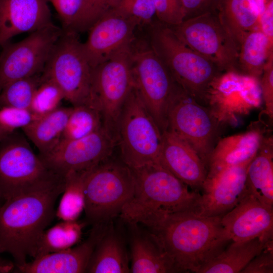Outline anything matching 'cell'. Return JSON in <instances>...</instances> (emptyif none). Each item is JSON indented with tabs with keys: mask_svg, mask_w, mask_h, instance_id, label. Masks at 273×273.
<instances>
[{
	"mask_svg": "<svg viewBox=\"0 0 273 273\" xmlns=\"http://www.w3.org/2000/svg\"><path fill=\"white\" fill-rule=\"evenodd\" d=\"M131 169L134 192L119 215L125 222L136 225L158 213L196 211L201 194L159 163Z\"/></svg>",
	"mask_w": 273,
	"mask_h": 273,
	"instance_id": "cell-3",
	"label": "cell"
},
{
	"mask_svg": "<svg viewBox=\"0 0 273 273\" xmlns=\"http://www.w3.org/2000/svg\"><path fill=\"white\" fill-rule=\"evenodd\" d=\"M2 200L1 198H0V200Z\"/></svg>",
	"mask_w": 273,
	"mask_h": 273,
	"instance_id": "cell-47",
	"label": "cell"
},
{
	"mask_svg": "<svg viewBox=\"0 0 273 273\" xmlns=\"http://www.w3.org/2000/svg\"><path fill=\"white\" fill-rule=\"evenodd\" d=\"M174 12L181 20L185 19V13L181 0H168Z\"/></svg>",
	"mask_w": 273,
	"mask_h": 273,
	"instance_id": "cell-44",
	"label": "cell"
},
{
	"mask_svg": "<svg viewBox=\"0 0 273 273\" xmlns=\"http://www.w3.org/2000/svg\"><path fill=\"white\" fill-rule=\"evenodd\" d=\"M107 223L93 225L89 237L75 247L50 253L16 267L20 273H82L86 270L94 251L109 225Z\"/></svg>",
	"mask_w": 273,
	"mask_h": 273,
	"instance_id": "cell-19",
	"label": "cell"
},
{
	"mask_svg": "<svg viewBox=\"0 0 273 273\" xmlns=\"http://www.w3.org/2000/svg\"><path fill=\"white\" fill-rule=\"evenodd\" d=\"M162 133L133 86L118 123L120 159L130 168L158 163Z\"/></svg>",
	"mask_w": 273,
	"mask_h": 273,
	"instance_id": "cell-7",
	"label": "cell"
},
{
	"mask_svg": "<svg viewBox=\"0 0 273 273\" xmlns=\"http://www.w3.org/2000/svg\"><path fill=\"white\" fill-rule=\"evenodd\" d=\"M153 1L155 16L159 22L169 26L176 25L181 22L168 0Z\"/></svg>",
	"mask_w": 273,
	"mask_h": 273,
	"instance_id": "cell-42",
	"label": "cell"
},
{
	"mask_svg": "<svg viewBox=\"0 0 273 273\" xmlns=\"http://www.w3.org/2000/svg\"><path fill=\"white\" fill-rule=\"evenodd\" d=\"M88 170L71 171L64 176V189L56 210V217L59 219L77 220L84 210V179Z\"/></svg>",
	"mask_w": 273,
	"mask_h": 273,
	"instance_id": "cell-31",
	"label": "cell"
},
{
	"mask_svg": "<svg viewBox=\"0 0 273 273\" xmlns=\"http://www.w3.org/2000/svg\"><path fill=\"white\" fill-rule=\"evenodd\" d=\"M61 21L63 30L70 31L81 7L83 0H48Z\"/></svg>",
	"mask_w": 273,
	"mask_h": 273,
	"instance_id": "cell-38",
	"label": "cell"
},
{
	"mask_svg": "<svg viewBox=\"0 0 273 273\" xmlns=\"http://www.w3.org/2000/svg\"><path fill=\"white\" fill-rule=\"evenodd\" d=\"M86 272H130L128 257L120 236L109 226L97 243Z\"/></svg>",
	"mask_w": 273,
	"mask_h": 273,
	"instance_id": "cell-25",
	"label": "cell"
},
{
	"mask_svg": "<svg viewBox=\"0 0 273 273\" xmlns=\"http://www.w3.org/2000/svg\"><path fill=\"white\" fill-rule=\"evenodd\" d=\"M158 163L188 187L202 189L206 166L187 142L167 130L162 133Z\"/></svg>",
	"mask_w": 273,
	"mask_h": 273,
	"instance_id": "cell-20",
	"label": "cell"
},
{
	"mask_svg": "<svg viewBox=\"0 0 273 273\" xmlns=\"http://www.w3.org/2000/svg\"><path fill=\"white\" fill-rule=\"evenodd\" d=\"M64 186L65 179L9 198L0 205V252L10 254L16 267L33 257L41 235L56 217V201Z\"/></svg>",
	"mask_w": 273,
	"mask_h": 273,
	"instance_id": "cell-2",
	"label": "cell"
},
{
	"mask_svg": "<svg viewBox=\"0 0 273 273\" xmlns=\"http://www.w3.org/2000/svg\"><path fill=\"white\" fill-rule=\"evenodd\" d=\"M48 0H0V47L53 23Z\"/></svg>",
	"mask_w": 273,
	"mask_h": 273,
	"instance_id": "cell-21",
	"label": "cell"
},
{
	"mask_svg": "<svg viewBox=\"0 0 273 273\" xmlns=\"http://www.w3.org/2000/svg\"><path fill=\"white\" fill-rule=\"evenodd\" d=\"M64 179L34 153L21 133L15 131L0 142L2 200L44 189Z\"/></svg>",
	"mask_w": 273,
	"mask_h": 273,
	"instance_id": "cell-5",
	"label": "cell"
},
{
	"mask_svg": "<svg viewBox=\"0 0 273 273\" xmlns=\"http://www.w3.org/2000/svg\"><path fill=\"white\" fill-rule=\"evenodd\" d=\"M73 107H58L22 129L36 147L39 155L47 153L60 142Z\"/></svg>",
	"mask_w": 273,
	"mask_h": 273,
	"instance_id": "cell-27",
	"label": "cell"
},
{
	"mask_svg": "<svg viewBox=\"0 0 273 273\" xmlns=\"http://www.w3.org/2000/svg\"><path fill=\"white\" fill-rule=\"evenodd\" d=\"M63 29L53 23L24 39L3 46L0 55V92L10 82L42 73Z\"/></svg>",
	"mask_w": 273,
	"mask_h": 273,
	"instance_id": "cell-14",
	"label": "cell"
},
{
	"mask_svg": "<svg viewBox=\"0 0 273 273\" xmlns=\"http://www.w3.org/2000/svg\"><path fill=\"white\" fill-rule=\"evenodd\" d=\"M241 273H272L273 243H269L242 270Z\"/></svg>",
	"mask_w": 273,
	"mask_h": 273,
	"instance_id": "cell-40",
	"label": "cell"
},
{
	"mask_svg": "<svg viewBox=\"0 0 273 273\" xmlns=\"http://www.w3.org/2000/svg\"><path fill=\"white\" fill-rule=\"evenodd\" d=\"M37 118L30 109L10 106L0 107V126L9 132L22 129Z\"/></svg>",
	"mask_w": 273,
	"mask_h": 273,
	"instance_id": "cell-37",
	"label": "cell"
},
{
	"mask_svg": "<svg viewBox=\"0 0 273 273\" xmlns=\"http://www.w3.org/2000/svg\"><path fill=\"white\" fill-rule=\"evenodd\" d=\"M252 159L207 176L195 212L209 217L222 216L235 207L247 193V170Z\"/></svg>",
	"mask_w": 273,
	"mask_h": 273,
	"instance_id": "cell-16",
	"label": "cell"
},
{
	"mask_svg": "<svg viewBox=\"0 0 273 273\" xmlns=\"http://www.w3.org/2000/svg\"><path fill=\"white\" fill-rule=\"evenodd\" d=\"M263 102L259 79L237 71L222 72L211 83L204 105L222 124H235Z\"/></svg>",
	"mask_w": 273,
	"mask_h": 273,
	"instance_id": "cell-13",
	"label": "cell"
},
{
	"mask_svg": "<svg viewBox=\"0 0 273 273\" xmlns=\"http://www.w3.org/2000/svg\"><path fill=\"white\" fill-rule=\"evenodd\" d=\"M170 26L180 40L222 72H237L238 45L216 12L189 18Z\"/></svg>",
	"mask_w": 273,
	"mask_h": 273,
	"instance_id": "cell-12",
	"label": "cell"
},
{
	"mask_svg": "<svg viewBox=\"0 0 273 273\" xmlns=\"http://www.w3.org/2000/svg\"><path fill=\"white\" fill-rule=\"evenodd\" d=\"M111 9L136 20L139 25L152 23L155 16L153 0H115Z\"/></svg>",
	"mask_w": 273,
	"mask_h": 273,
	"instance_id": "cell-36",
	"label": "cell"
},
{
	"mask_svg": "<svg viewBox=\"0 0 273 273\" xmlns=\"http://www.w3.org/2000/svg\"><path fill=\"white\" fill-rule=\"evenodd\" d=\"M61 140H71L85 137L103 126L100 111L89 105L72 107Z\"/></svg>",
	"mask_w": 273,
	"mask_h": 273,
	"instance_id": "cell-32",
	"label": "cell"
},
{
	"mask_svg": "<svg viewBox=\"0 0 273 273\" xmlns=\"http://www.w3.org/2000/svg\"><path fill=\"white\" fill-rule=\"evenodd\" d=\"M41 79V74L13 81L0 92V107L10 106L29 109Z\"/></svg>",
	"mask_w": 273,
	"mask_h": 273,
	"instance_id": "cell-33",
	"label": "cell"
},
{
	"mask_svg": "<svg viewBox=\"0 0 273 273\" xmlns=\"http://www.w3.org/2000/svg\"><path fill=\"white\" fill-rule=\"evenodd\" d=\"M222 216L209 217L192 210L158 213L141 224L172 263L176 272L198 273L231 241Z\"/></svg>",
	"mask_w": 273,
	"mask_h": 273,
	"instance_id": "cell-1",
	"label": "cell"
},
{
	"mask_svg": "<svg viewBox=\"0 0 273 273\" xmlns=\"http://www.w3.org/2000/svg\"><path fill=\"white\" fill-rule=\"evenodd\" d=\"M117 141L104 126L78 139L61 140L52 150L38 155L54 173L64 177L71 171L89 169L112 156Z\"/></svg>",
	"mask_w": 273,
	"mask_h": 273,
	"instance_id": "cell-15",
	"label": "cell"
},
{
	"mask_svg": "<svg viewBox=\"0 0 273 273\" xmlns=\"http://www.w3.org/2000/svg\"><path fill=\"white\" fill-rule=\"evenodd\" d=\"M115 0H83L82 4L70 31L82 32L90 27L108 12Z\"/></svg>",
	"mask_w": 273,
	"mask_h": 273,
	"instance_id": "cell-35",
	"label": "cell"
},
{
	"mask_svg": "<svg viewBox=\"0 0 273 273\" xmlns=\"http://www.w3.org/2000/svg\"><path fill=\"white\" fill-rule=\"evenodd\" d=\"M267 1L268 0H254L258 9L260 15L263 11L265 5Z\"/></svg>",
	"mask_w": 273,
	"mask_h": 273,
	"instance_id": "cell-45",
	"label": "cell"
},
{
	"mask_svg": "<svg viewBox=\"0 0 273 273\" xmlns=\"http://www.w3.org/2000/svg\"><path fill=\"white\" fill-rule=\"evenodd\" d=\"M273 240L261 238L231 241L215 257L203 266L198 273L241 272L247 264Z\"/></svg>",
	"mask_w": 273,
	"mask_h": 273,
	"instance_id": "cell-24",
	"label": "cell"
},
{
	"mask_svg": "<svg viewBox=\"0 0 273 273\" xmlns=\"http://www.w3.org/2000/svg\"><path fill=\"white\" fill-rule=\"evenodd\" d=\"M131 43L93 68L92 72V103L100 111L103 126L116 141L119 118L124 103L134 86Z\"/></svg>",
	"mask_w": 273,
	"mask_h": 273,
	"instance_id": "cell-8",
	"label": "cell"
},
{
	"mask_svg": "<svg viewBox=\"0 0 273 273\" xmlns=\"http://www.w3.org/2000/svg\"><path fill=\"white\" fill-rule=\"evenodd\" d=\"M248 193L273 207V140L263 136L260 147L248 165L246 181Z\"/></svg>",
	"mask_w": 273,
	"mask_h": 273,
	"instance_id": "cell-23",
	"label": "cell"
},
{
	"mask_svg": "<svg viewBox=\"0 0 273 273\" xmlns=\"http://www.w3.org/2000/svg\"><path fill=\"white\" fill-rule=\"evenodd\" d=\"M130 249V272H176L170 260L149 234H134Z\"/></svg>",
	"mask_w": 273,
	"mask_h": 273,
	"instance_id": "cell-28",
	"label": "cell"
},
{
	"mask_svg": "<svg viewBox=\"0 0 273 273\" xmlns=\"http://www.w3.org/2000/svg\"><path fill=\"white\" fill-rule=\"evenodd\" d=\"M112 156L88 169L84 179V211L93 225L108 223L120 215L134 189L131 169Z\"/></svg>",
	"mask_w": 273,
	"mask_h": 273,
	"instance_id": "cell-6",
	"label": "cell"
},
{
	"mask_svg": "<svg viewBox=\"0 0 273 273\" xmlns=\"http://www.w3.org/2000/svg\"><path fill=\"white\" fill-rule=\"evenodd\" d=\"M272 42L260 29L248 33L239 46L237 72L259 79L272 54Z\"/></svg>",
	"mask_w": 273,
	"mask_h": 273,
	"instance_id": "cell-29",
	"label": "cell"
},
{
	"mask_svg": "<svg viewBox=\"0 0 273 273\" xmlns=\"http://www.w3.org/2000/svg\"><path fill=\"white\" fill-rule=\"evenodd\" d=\"M139 25L130 18L110 10L88 30L86 41L82 42L84 54L93 69L134 40Z\"/></svg>",
	"mask_w": 273,
	"mask_h": 273,
	"instance_id": "cell-17",
	"label": "cell"
},
{
	"mask_svg": "<svg viewBox=\"0 0 273 273\" xmlns=\"http://www.w3.org/2000/svg\"><path fill=\"white\" fill-rule=\"evenodd\" d=\"M11 132H9L0 126V142L8 134Z\"/></svg>",
	"mask_w": 273,
	"mask_h": 273,
	"instance_id": "cell-46",
	"label": "cell"
},
{
	"mask_svg": "<svg viewBox=\"0 0 273 273\" xmlns=\"http://www.w3.org/2000/svg\"><path fill=\"white\" fill-rule=\"evenodd\" d=\"M219 0H181L185 19L209 12H216Z\"/></svg>",
	"mask_w": 273,
	"mask_h": 273,
	"instance_id": "cell-41",
	"label": "cell"
},
{
	"mask_svg": "<svg viewBox=\"0 0 273 273\" xmlns=\"http://www.w3.org/2000/svg\"><path fill=\"white\" fill-rule=\"evenodd\" d=\"M133 40L130 50L134 86L162 133L167 128L168 108L178 84L149 43L134 44Z\"/></svg>",
	"mask_w": 273,
	"mask_h": 273,
	"instance_id": "cell-10",
	"label": "cell"
},
{
	"mask_svg": "<svg viewBox=\"0 0 273 273\" xmlns=\"http://www.w3.org/2000/svg\"><path fill=\"white\" fill-rule=\"evenodd\" d=\"M76 34L63 30L41 75L54 81L62 90L65 100L73 106H93L91 101L93 68Z\"/></svg>",
	"mask_w": 273,
	"mask_h": 273,
	"instance_id": "cell-9",
	"label": "cell"
},
{
	"mask_svg": "<svg viewBox=\"0 0 273 273\" xmlns=\"http://www.w3.org/2000/svg\"><path fill=\"white\" fill-rule=\"evenodd\" d=\"M259 28L273 41V0H268L260 15Z\"/></svg>",
	"mask_w": 273,
	"mask_h": 273,
	"instance_id": "cell-43",
	"label": "cell"
},
{
	"mask_svg": "<svg viewBox=\"0 0 273 273\" xmlns=\"http://www.w3.org/2000/svg\"><path fill=\"white\" fill-rule=\"evenodd\" d=\"M84 223L77 220H62L46 230L38 242L33 259L73 247L80 240Z\"/></svg>",
	"mask_w": 273,
	"mask_h": 273,
	"instance_id": "cell-30",
	"label": "cell"
},
{
	"mask_svg": "<svg viewBox=\"0 0 273 273\" xmlns=\"http://www.w3.org/2000/svg\"><path fill=\"white\" fill-rule=\"evenodd\" d=\"M221 223L231 241L257 238L273 240V207L248 192L235 207L222 216Z\"/></svg>",
	"mask_w": 273,
	"mask_h": 273,
	"instance_id": "cell-18",
	"label": "cell"
},
{
	"mask_svg": "<svg viewBox=\"0 0 273 273\" xmlns=\"http://www.w3.org/2000/svg\"><path fill=\"white\" fill-rule=\"evenodd\" d=\"M263 102L265 105L264 113L272 120L273 118V55L271 54L264 66L259 78Z\"/></svg>",
	"mask_w": 273,
	"mask_h": 273,
	"instance_id": "cell-39",
	"label": "cell"
},
{
	"mask_svg": "<svg viewBox=\"0 0 273 273\" xmlns=\"http://www.w3.org/2000/svg\"><path fill=\"white\" fill-rule=\"evenodd\" d=\"M216 13L237 43L259 28L260 14L254 0H219Z\"/></svg>",
	"mask_w": 273,
	"mask_h": 273,
	"instance_id": "cell-26",
	"label": "cell"
},
{
	"mask_svg": "<svg viewBox=\"0 0 273 273\" xmlns=\"http://www.w3.org/2000/svg\"><path fill=\"white\" fill-rule=\"evenodd\" d=\"M264 133L263 129L255 125L245 132L218 141L209 158L207 176L224 167L252 159L260 147Z\"/></svg>",
	"mask_w": 273,
	"mask_h": 273,
	"instance_id": "cell-22",
	"label": "cell"
},
{
	"mask_svg": "<svg viewBox=\"0 0 273 273\" xmlns=\"http://www.w3.org/2000/svg\"><path fill=\"white\" fill-rule=\"evenodd\" d=\"M220 124L207 107L200 104L178 84L168 108L167 130L187 142L207 168Z\"/></svg>",
	"mask_w": 273,
	"mask_h": 273,
	"instance_id": "cell-11",
	"label": "cell"
},
{
	"mask_svg": "<svg viewBox=\"0 0 273 273\" xmlns=\"http://www.w3.org/2000/svg\"><path fill=\"white\" fill-rule=\"evenodd\" d=\"M65 99L60 87L52 80L43 77L34 93L29 109L38 118L60 107Z\"/></svg>",
	"mask_w": 273,
	"mask_h": 273,
	"instance_id": "cell-34",
	"label": "cell"
},
{
	"mask_svg": "<svg viewBox=\"0 0 273 273\" xmlns=\"http://www.w3.org/2000/svg\"><path fill=\"white\" fill-rule=\"evenodd\" d=\"M151 26L149 43L151 48L167 68L175 81L204 105L211 83L223 72L180 40L169 25L158 21L152 23Z\"/></svg>",
	"mask_w": 273,
	"mask_h": 273,
	"instance_id": "cell-4",
	"label": "cell"
}]
</instances>
